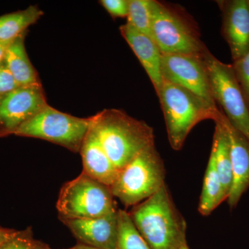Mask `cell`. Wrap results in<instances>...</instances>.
Returning <instances> with one entry per match:
<instances>
[{
    "label": "cell",
    "instance_id": "6da1fadb",
    "mask_svg": "<svg viewBox=\"0 0 249 249\" xmlns=\"http://www.w3.org/2000/svg\"><path fill=\"white\" fill-rule=\"evenodd\" d=\"M91 124L113 164L120 170L139 152L155 143L152 127L117 109L91 116Z\"/></svg>",
    "mask_w": 249,
    "mask_h": 249
},
{
    "label": "cell",
    "instance_id": "7a4b0ae2",
    "mask_svg": "<svg viewBox=\"0 0 249 249\" xmlns=\"http://www.w3.org/2000/svg\"><path fill=\"white\" fill-rule=\"evenodd\" d=\"M129 215L151 249H180L187 245L186 222L174 204L166 184L133 206Z\"/></svg>",
    "mask_w": 249,
    "mask_h": 249
},
{
    "label": "cell",
    "instance_id": "3957f363",
    "mask_svg": "<svg viewBox=\"0 0 249 249\" xmlns=\"http://www.w3.org/2000/svg\"><path fill=\"white\" fill-rule=\"evenodd\" d=\"M173 150L182 148L192 129L201 121H215L221 111L202 98L178 85L163 80L157 93Z\"/></svg>",
    "mask_w": 249,
    "mask_h": 249
},
{
    "label": "cell",
    "instance_id": "277c9868",
    "mask_svg": "<svg viewBox=\"0 0 249 249\" xmlns=\"http://www.w3.org/2000/svg\"><path fill=\"white\" fill-rule=\"evenodd\" d=\"M165 178L163 160L152 144L119 170L111 193L126 208L134 206L155 195L165 184Z\"/></svg>",
    "mask_w": 249,
    "mask_h": 249
},
{
    "label": "cell",
    "instance_id": "5b68a950",
    "mask_svg": "<svg viewBox=\"0 0 249 249\" xmlns=\"http://www.w3.org/2000/svg\"><path fill=\"white\" fill-rule=\"evenodd\" d=\"M56 208L60 219L102 217L117 210L110 188L83 172L62 186Z\"/></svg>",
    "mask_w": 249,
    "mask_h": 249
},
{
    "label": "cell",
    "instance_id": "8992f818",
    "mask_svg": "<svg viewBox=\"0 0 249 249\" xmlns=\"http://www.w3.org/2000/svg\"><path fill=\"white\" fill-rule=\"evenodd\" d=\"M216 105L232 127L249 141V107L232 65L218 60L209 49L201 54Z\"/></svg>",
    "mask_w": 249,
    "mask_h": 249
},
{
    "label": "cell",
    "instance_id": "52a82bcc",
    "mask_svg": "<svg viewBox=\"0 0 249 249\" xmlns=\"http://www.w3.org/2000/svg\"><path fill=\"white\" fill-rule=\"evenodd\" d=\"M90 125L91 117H76L48 105L21 126L15 135L42 139L80 153Z\"/></svg>",
    "mask_w": 249,
    "mask_h": 249
},
{
    "label": "cell",
    "instance_id": "ba28073f",
    "mask_svg": "<svg viewBox=\"0 0 249 249\" xmlns=\"http://www.w3.org/2000/svg\"><path fill=\"white\" fill-rule=\"evenodd\" d=\"M152 38L162 53L199 55L206 48L178 13L152 0Z\"/></svg>",
    "mask_w": 249,
    "mask_h": 249
},
{
    "label": "cell",
    "instance_id": "9c48e42d",
    "mask_svg": "<svg viewBox=\"0 0 249 249\" xmlns=\"http://www.w3.org/2000/svg\"><path fill=\"white\" fill-rule=\"evenodd\" d=\"M48 105L42 85L19 87L0 96V138L15 135Z\"/></svg>",
    "mask_w": 249,
    "mask_h": 249
},
{
    "label": "cell",
    "instance_id": "30bf717a",
    "mask_svg": "<svg viewBox=\"0 0 249 249\" xmlns=\"http://www.w3.org/2000/svg\"><path fill=\"white\" fill-rule=\"evenodd\" d=\"M201 54L162 53V76L163 80L182 87L217 106Z\"/></svg>",
    "mask_w": 249,
    "mask_h": 249
},
{
    "label": "cell",
    "instance_id": "8fae6325",
    "mask_svg": "<svg viewBox=\"0 0 249 249\" xmlns=\"http://www.w3.org/2000/svg\"><path fill=\"white\" fill-rule=\"evenodd\" d=\"M80 244L100 249H116L119 236L118 209L88 219H60Z\"/></svg>",
    "mask_w": 249,
    "mask_h": 249
},
{
    "label": "cell",
    "instance_id": "7c38bea8",
    "mask_svg": "<svg viewBox=\"0 0 249 249\" xmlns=\"http://www.w3.org/2000/svg\"><path fill=\"white\" fill-rule=\"evenodd\" d=\"M217 119L225 127L230 142L232 183L227 201L233 209L249 187V141L232 127L222 111Z\"/></svg>",
    "mask_w": 249,
    "mask_h": 249
},
{
    "label": "cell",
    "instance_id": "4fadbf2b",
    "mask_svg": "<svg viewBox=\"0 0 249 249\" xmlns=\"http://www.w3.org/2000/svg\"><path fill=\"white\" fill-rule=\"evenodd\" d=\"M223 34L230 47L232 60L249 52V9L247 0L222 1Z\"/></svg>",
    "mask_w": 249,
    "mask_h": 249
},
{
    "label": "cell",
    "instance_id": "5bb4252c",
    "mask_svg": "<svg viewBox=\"0 0 249 249\" xmlns=\"http://www.w3.org/2000/svg\"><path fill=\"white\" fill-rule=\"evenodd\" d=\"M120 31L146 71L157 94L163 82L161 72L162 53L158 45L151 37L139 32L127 23L120 27Z\"/></svg>",
    "mask_w": 249,
    "mask_h": 249
},
{
    "label": "cell",
    "instance_id": "9a60e30c",
    "mask_svg": "<svg viewBox=\"0 0 249 249\" xmlns=\"http://www.w3.org/2000/svg\"><path fill=\"white\" fill-rule=\"evenodd\" d=\"M80 154L83 161V173L110 188L115 181L119 170L109 160L91 124Z\"/></svg>",
    "mask_w": 249,
    "mask_h": 249
},
{
    "label": "cell",
    "instance_id": "2e32d148",
    "mask_svg": "<svg viewBox=\"0 0 249 249\" xmlns=\"http://www.w3.org/2000/svg\"><path fill=\"white\" fill-rule=\"evenodd\" d=\"M27 34V32L24 33L10 42L3 60L19 87L42 85L38 73L31 63L26 50L24 41Z\"/></svg>",
    "mask_w": 249,
    "mask_h": 249
},
{
    "label": "cell",
    "instance_id": "e0dca14e",
    "mask_svg": "<svg viewBox=\"0 0 249 249\" xmlns=\"http://www.w3.org/2000/svg\"><path fill=\"white\" fill-rule=\"evenodd\" d=\"M215 127L211 157L222 184L223 194L227 199L231 189L232 171L230 142L225 127L219 119L214 121Z\"/></svg>",
    "mask_w": 249,
    "mask_h": 249
},
{
    "label": "cell",
    "instance_id": "ac0fdd59",
    "mask_svg": "<svg viewBox=\"0 0 249 249\" xmlns=\"http://www.w3.org/2000/svg\"><path fill=\"white\" fill-rule=\"evenodd\" d=\"M44 15L36 5L27 9L0 16V41L11 42L24 33L28 28L36 24Z\"/></svg>",
    "mask_w": 249,
    "mask_h": 249
},
{
    "label": "cell",
    "instance_id": "d6986e66",
    "mask_svg": "<svg viewBox=\"0 0 249 249\" xmlns=\"http://www.w3.org/2000/svg\"><path fill=\"white\" fill-rule=\"evenodd\" d=\"M224 200L220 179L213 160L210 156L199 200V213L204 216L209 215Z\"/></svg>",
    "mask_w": 249,
    "mask_h": 249
},
{
    "label": "cell",
    "instance_id": "ffe728a7",
    "mask_svg": "<svg viewBox=\"0 0 249 249\" xmlns=\"http://www.w3.org/2000/svg\"><path fill=\"white\" fill-rule=\"evenodd\" d=\"M119 236L116 249H151L134 225L129 213L118 209Z\"/></svg>",
    "mask_w": 249,
    "mask_h": 249
},
{
    "label": "cell",
    "instance_id": "44dd1931",
    "mask_svg": "<svg viewBox=\"0 0 249 249\" xmlns=\"http://www.w3.org/2000/svg\"><path fill=\"white\" fill-rule=\"evenodd\" d=\"M127 24L152 37V0H129Z\"/></svg>",
    "mask_w": 249,
    "mask_h": 249
},
{
    "label": "cell",
    "instance_id": "7402d4cb",
    "mask_svg": "<svg viewBox=\"0 0 249 249\" xmlns=\"http://www.w3.org/2000/svg\"><path fill=\"white\" fill-rule=\"evenodd\" d=\"M41 244L34 239L32 229L29 227L19 231L17 235L0 245V249H35Z\"/></svg>",
    "mask_w": 249,
    "mask_h": 249
},
{
    "label": "cell",
    "instance_id": "603a6c76",
    "mask_svg": "<svg viewBox=\"0 0 249 249\" xmlns=\"http://www.w3.org/2000/svg\"><path fill=\"white\" fill-rule=\"evenodd\" d=\"M236 78L249 107V52L232 64Z\"/></svg>",
    "mask_w": 249,
    "mask_h": 249
},
{
    "label": "cell",
    "instance_id": "cb8c5ba5",
    "mask_svg": "<svg viewBox=\"0 0 249 249\" xmlns=\"http://www.w3.org/2000/svg\"><path fill=\"white\" fill-rule=\"evenodd\" d=\"M99 3L113 18L127 17L129 0H101Z\"/></svg>",
    "mask_w": 249,
    "mask_h": 249
},
{
    "label": "cell",
    "instance_id": "d4e9b609",
    "mask_svg": "<svg viewBox=\"0 0 249 249\" xmlns=\"http://www.w3.org/2000/svg\"><path fill=\"white\" fill-rule=\"evenodd\" d=\"M18 88L19 85L2 60L0 62V96L11 92Z\"/></svg>",
    "mask_w": 249,
    "mask_h": 249
},
{
    "label": "cell",
    "instance_id": "484cf974",
    "mask_svg": "<svg viewBox=\"0 0 249 249\" xmlns=\"http://www.w3.org/2000/svg\"><path fill=\"white\" fill-rule=\"evenodd\" d=\"M19 231L8 229L0 226V245L7 242L19 233Z\"/></svg>",
    "mask_w": 249,
    "mask_h": 249
},
{
    "label": "cell",
    "instance_id": "4316f807",
    "mask_svg": "<svg viewBox=\"0 0 249 249\" xmlns=\"http://www.w3.org/2000/svg\"><path fill=\"white\" fill-rule=\"evenodd\" d=\"M10 42H3L0 41V62L4 59L5 52L9 46Z\"/></svg>",
    "mask_w": 249,
    "mask_h": 249
},
{
    "label": "cell",
    "instance_id": "83f0119b",
    "mask_svg": "<svg viewBox=\"0 0 249 249\" xmlns=\"http://www.w3.org/2000/svg\"><path fill=\"white\" fill-rule=\"evenodd\" d=\"M67 249H100L94 248V247H89V246H87V245H82V244H80V245L74 246V247H71V248Z\"/></svg>",
    "mask_w": 249,
    "mask_h": 249
},
{
    "label": "cell",
    "instance_id": "f1b7e54d",
    "mask_svg": "<svg viewBox=\"0 0 249 249\" xmlns=\"http://www.w3.org/2000/svg\"><path fill=\"white\" fill-rule=\"evenodd\" d=\"M35 249H52L49 248L48 246L45 245V244L42 243L39 247H37V248Z\"/></svg>",
    "mask_w": 249,
    "mask_h": 249
},
{
    "label": "cell",
    "instance_id": "f546056e",
    "mask_svg": "<svg viewBox=\"0 0 249 249\" xmlns=\"http://www.w3.org/2000/svg\"><path fill=\"white\" fill-rule=\"evenodd\" d=\"M180 249H190V248H189V247H188V245H186L183 246V247H181V248Z\"/></svg>",
    "mask_w": 249,
    "mask_h": 249
},
{
    "label": "cell",
    "instance_id": "4dcf8cb0",
    "mask_svg": "<svg viewBox=\"0 0 249 249\" xmlns=\"http://www.w3.org/2000/svg\"><path fill=\"white\" fill-rule=\"evenodd\" d=\"M248 4H249V1H248Z\"/></svg>",
    "mask_w": 249,
    "mask_h": 249
}]
</instances>
